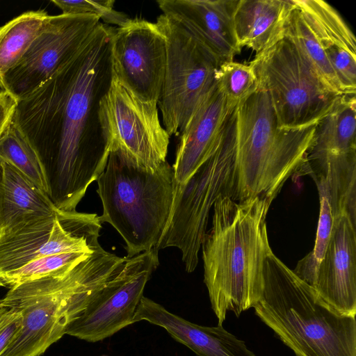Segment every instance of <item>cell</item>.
I'll list each match as a JSON object with an SVG mask.
<instances>
[{"label": "cell", "instance_id": "cell-27", "mask_svg": "<svg viewBox=\"0 0 356 356\" xmlns=\"http://www.w3.org/2000/svg\"><path fill=\"white\" fill-rule=\"evenodd\" d=\"M216 79L220 92L230 104L235 106L258 88L257 77L251 65L234 60L220 65Z\"/></svg>", "mask_w": 356, "mask_h": 356}, {"label": "cell", "instance_id": "cell-33", "mask_svg": "<svg viewBox=\"0 0 356 356\" xmlns=\"http://www.w3.org/2000/svg\"><path fill=\"white\" fill-rule=\"evenodd\" d=\"M104 356H106V355H104Z\"/></svg>", "mask_w": 356, "mask_h": 356}, {"label": "cell", "instance_id": "cell-25", "mask_svg": "<svg viewBox=\"0 0 356 356\" xmlns=\"http://www.w3.org/2000/svg\"><path fill=\"white\" fill-rule=\"evenodd\" d=\"M283 33L301 49L326 87L338 95H345L323 48L295 5L286 19Z\"/></svg>", "mask_w": 356, "mask_h": 356}, {"label": "cell", "instance_id": "cell-15", "mask_svg": "<svg viewBox=\"0 0 356 356\" xmlns=\"http://www.w3.org/2000/svg\"><path fill=\"white\" fill-rule=\"evenodd\" d=\"M300 172L326 177L356 174L355 95H343L318 122Z\"/></svg>", "mask_w": 356, "mask_h": 356}, {"label": "cell", "instance_id": "cell-23", "mask_svg": "<svg viewBox=\"0 0 356 356\" xmlns=\"http://www.w3.org/2000/svg\"><path fill=\"white\" fill-rule=\"evenodd\" d=\"M324 51L338 46L356 54L355 37L330 4L321 0H292Z\"/></svg>", "mask_w": 356, "mask_h": 356}, {"label": "cell", "instance_id": "cell-8", "mask_svg": "<svg viewBox=\"0 0 356 356\" xmlns=\"http://www.w3.org/2000/svg\"><path fill=\"white\" fill-rule=\"evenodd\" d=\"M249 64L281 128L316 124L342 97L326 87L301 49L284 33Z\"/></svg>", "mask_w": 356, "mask_h": 356}, {"label": "cell", "instance_id": "cell-4", "mask_svg": "<svg viewBox=\"0 0 356 356\" xmlns=\"http://www.w3.org/2000/svg\"><path fill=\"white\" fill-rule=\"evenodd\" d=\"M255 314L296 356H356L355 316L343 314L271 252Z\"/></svg>", "mask_w": 356, "mask_h": 356}, {"label": "cell", "instance_id": "cell-16", "mask_svg": "<svg viewBox=\"0 0 356 356\" xmlns=\"http://www.w3.org/2000/svg\"><path fill=\"white\" fill-rule=\"evenodd\" d=\"M356 222L347 213L334 218L313 288L337 312L356 314Z\"/></svg>", "mask_w": 356, "mask_h": 356}, {"label": "cell", "instance_id": "cell-18", "mask_svg": "<svg viewBox=\"0 0 356 356\" xmlns=\"http://www.w3.org/2000/svg\"><path fill=\"white\" fill-rule=\"evenodd\" d=\"M235 108L216 86L180 133L172 166L175 186L184 184L210 156L226 120Z\"/></svg>", "mask_w": 356, "mask_h": 356}, {"label": "cell", "instance_id": "cell-3", "mask_svg": "<svg viewBox=\"0 0 356 356\" xmlns=\"http://www.w3.org/2000/svg\"><path fill=\"white\" fill-rule=\"evenodd\" d=\"M126 257L99 245L73 268L9 289L1 303L22 313V326L1 356H40L66 333L122 269Z\"/></svg>", "mask_w": 356, "mask_h": 356}, {"label": "cell", "instance_id": "cell-5", "mask_svg": "<svg viewBox=\"0 0 356 356\" xmlns=\"http://www.w3.org/2000/svg\"><path fill=\"white\" fill-rule=\"evenodd\" d=\"M235 112L232 199L242 202L260 197L270 207L285 181L304 163L316 124L280 127L267 93L259 87L236 106Z\"/></svg>", "mask_w": 356, "mask_h": 356}, {"label": "cell", "instance_id": "cell-29", "mask_svg": "<svg viewBox=\"0 0 356 356\" xmlns=\"http://www.w3.org/2000/svg\"><path fill=\"white\" fill-rule=\"evenodd\" d=\"M51 2L62 10L64 15L92 14L97 16L104 24L118 27L124 26L129 17L114 9L115 1H65L52 0Z\"/></svg>", "mask_w": 356, "mask_h": 356}, {"label": "cell", "instance_id": "cell-10", "mask_svg": "<svg viewBox=\"0 0 356 356\" xmlns=\"http://www.w3.org/2000/svg\"><path fill=\"white\" fill-rule=\"evenodd\" d=\"M99 119L109 152L151 171L165 163L170 135L156 103L140 99L112 75L99 104Z\"/></svg>", "mask_w": 356, "mask_h": 356}, {"label": "cell", "instance_id": "cell-31", "mask_svg": "<svg viewBox=\"0 0 356 356\" xmlns=\"http://www.w3.org/2000/svg\"><path fill=\"white\" fill-rule=\"evenodd\" d=\"M22 322V316L19 311L5 306L0 302V356L19 331Z\"/></svg>", "mask_w": 356, "mask_h": 356}, {"label": "cell", "instance_id": "cell-24", "mask_svg": "<svg viewBox=\"0 0 356 356\" xmlns=\"http://www.w3.org/2000/svg\"><path fill=\"white\" fill-rule=\"evenodd\" d=\"M0 159L15 167L49 197L48 179L42 160L15 116L0 137Z\"/></svg>", "mask_w": 356, "mask_h": 356}, {"label": "cell", "instance_id": "cell-26", "mask_svg": "<svg viewBox=\"0 0 356 356\" xmlns=\"http://www.w3.org/2000/svg\"><path fill=\"white\" fill-rule=\"evenodd\" d=\"M91 253L92 252H69L35 259L15 270L0 273V286L10 289L26 282L69 270Z\"/></svg>", "mask_w": 356, "mask_h": 356}, {"label": "cell", "instance_id": "cell-12", "mask_svg": "<svg viewBox=\"0 0 356 356\" xmlns=\"http://www.w3.org/2000/svg\"><path fill=\"white\" fill-rule=\"evenodd\" d=\"M159 265L155 248L127 257L120 271L67 327L68 334L88 342L102 341L134 323L145 287Z\"/></svg>", "mask_w": 356, "mask_h": 356}, {"label": "cell", "instance_id": "cell-30", "mask_svg": "<svg viewBox=\"0 0 356 356\" xmlns=\"http://www.w3.org/2000/svg\"><path fill=\"white\" fill-rule=\"evenodd\" d=\"M345 95L356 93V54L338 46L325 50Z\"/></svg>", "mask_w": 356, "mask_h": 356}, {"label": "cell", "instance_id": "cell-11", "mask_svg": "<svg viewBox=\"0 0 356 356\" xmlns=\"http://www.w3.org/2000/svg\"><path fill=\"white\" fill-rule=\"evenodd\" d=\"M102 223L96 213L58 211L0 231V273L35 259L69 252H92L100 245Z\"/></svg>", "mask_w": 356, "mask_h": 356}, {"label": "cell", "instance_id": "cell-9", "mask_svg": "<svg viewBox=\"0 0 356 356\" xmlns=\"http://www.w3.org/2000/svg\"><path fill=\"white\" fill-rule=\"evenodd\" d=\"M155 23L166 44L165 76L157 105L171 136L184 129L216 88L220 65L174 19L162 14Z\"/></svg>", "mask_w": 356, "mask_h": 356}, {"label": "cell", "instance_id": "cell-7", "mask_svg": "<svg viewBox=\"0 0 356 356\" xmlns=\"http://www.w3.org/2000/svg\"><path fill=\"white\" fill-rule=\"evenodd\" d=\"M236 108L226 120L210 156L182 185L175 186L168 221L154 248H176L187 273L193 272L207 234L209 216L218 198H232L234 188Z\"/></svg>", "mask_w": 356, "mask_h": 356}, {"label": "cell", "instance_id": "cell-21", "mask_svg": "<svg viewBox=\"0 0 356 356\" xmlns=\"http://www.w3.org/2000/svg\"><path fill=\"white\" fill-rule=\"evenodd\" d=\"M57 211L47 195L15 167L0 159V231L56 216Z\"/></svg>", "mask_w": 356, "mask_h": 356}, {"label": "cell", "instance_id": "cell-28", "mask_svg": "<svg viewBox=\"0 0 356 356\" xmlns=\"http://www.w3.org/2000/svg\"><path fill=\"white\" fill-rule=\"evenodd\" d=\"M320 199V215L314 249L298 262L293 272L302 280L313 286L318 266L325 254L330 240L333 216L324 191L317 188Z\"/></svg>", "mask_w": 356, "mask_h": 356}, {"label": "cell", "instance_id": "cell-6", "mask_svg": "<svg viewBox=\"0 0 356 356\" xmlns=\"http://www.w3.org/2000/svg\"><path fill=\"white\" fill-rule=\"evenodd\" d=\"M96 181L103 208L99 220L110 224L122 236L126 257L154 248L172 209V166L166 161L151 171L110 152L106 166Z\"/></svg>", "mask_w": 356, "mask_h": 356}, {"label": "cell", "instance_id": "cell-2", "mask_svg": "<svg viewBox=\"0 0 356 356\" xmlns=\"http://www.w3.org/2000/svg\"><path fill=\"white\" fill-rule=\"evenodd\" d=\"M268 208L260 197L237 202L224 195L213 204L212 226L201 248L204 282L218 325L227 312L239 317L261 297L264 262L273 252L266 222Z\"/></svg>", "mask_w": 356, "mask_h": 356}, {"label": "cell", "instance_id": "cell-20", "mask_svg": "<svg viewBox=\"0 0 356 356\" xmlns=\"http://www.w3.org/2000/svg\"><path fill=\"white\" fill-rule=\"evenodd\" d=\"M293 8L292 0H237L233 20L239 47L256 54L268 48L282 36Z\"/></svg>", "mask_w": 356, "mask_h": 356}, {"label": "cell", "instance_id": "cell-32", "mask_svg": "<svg viewBox=\"0 0 356 356\" xmlns=\"http://www.w3.org/2000/svg\"><path fill=\"white\" fill-rule=\"evenodd\" d=\"M17 99L9 92H0V137L10 124L15 115Z\"/></svg>", "mask_w": 356, "mask_h": 356}, {"label": "cell", "instance_id": "cell-13", "mask_svg": "<svg viewBox=\"0 0 356 356\" xmlns=\"http://www.w3.org/2000/svg\"><path fill=\"white\" fill-rule=\"evenodd\" d=\"M92 14L48 15L20 61L5 76V90L17 100L37 89L66 64L99 24Z\"/></svg>", "mask_w": 356, "mask_h": 356}, {"label": "cell", "instance_id": "cell-22", "mask_svg": "<svg viewBox=\"0 0 356 356\" xmlns=\"http://www.w3.org/2000/svg\"><path fill=\"white\" fill-rule=\"evenodd\" d=\"M48 15L44 10L26 11L0 28V88L5 76L22 59L38 36Z\"/></svg>", "mask_w": 356, "mask_h": 356}, {"label": "cell", "instance_id": "cell-1", "mask_svg": "<svg viewBox=\"0 0 356 356\" xmlns=\"http://www.w3.org/2000/svg\"><path fill=\"white\" fill-rule=\"evenodd\" d=\"M114 29L99 22L66 64L17 100L14 116L42 160L59 211H76L108 162L99 104L112 80Z\"/></svg>", "mask_w": 356, "mask_h": 356}, {"label": "cell", "instance_id": "cell-14", "mask_svg": "<svg viewBox=\"0 0 356 356\" xmlns=\"http://www.w3.org/2000/svg\"><path fill=\"white\" fill-rule=\"evenodd\" d=\"M112 75L142 100L158 104L165 76V39L156 23L129 19L111 40Z\"/></svg>", "mask_w": 356, "mask_h": 356}, {"label": "cell", "instance_id": "cell-19", "mask_svg": "<svg viewBox=\"0 0 356 356\" xmlns=\"http://www.w3.org/2000/svg\"><path fill=\"white\" fill-rule=\"evenodd\" d=\"M140 321L164 328L197 356H256L244 341L229 332L222 325L207 327L195 324L144 296L134 316V323Z\"/></svg>", "mask_w": 356, "mask_h": 356}, {"label": "cell", "instance_id": "cell-17", "mask_svg": "<svg viewBox=\"0 0 356 356\" xmlns=\"http://www.w3.org/2000/svg\"><path fill=\"white\" fill-rule=\"evenodd\" d=\"M163 14L180 23L220 65L241 52L233 14L237 0H158Z\"/></svg>", "mask_w": 356, "mask_h": 356}]
</instances>
